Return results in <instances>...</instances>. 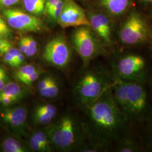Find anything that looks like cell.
I'll use <instances>...</instances> for the list:
<instances>
[{
    "mask_svg": "<svg viewBox=\"0 0 152 152\" xmlns=\"http://www.w3.org/2000/svg\"><path fill=\"white\" fill-rule=\"evenodd\" d=\"M111 87L96 102L86 107L91 134L102 144L120 139L127 121L114 101Z\"/></svg>",
    "mask_w": 152,
    "mask_h": 152,
    "instance_id": "cell-1",
    "label": "cell"
},
{
    "mask_svg": "<svg viewBox=\"0 0 152 152\" xmlns=\"http://www.w3.org/2000/svg\"><path fill=\"white\" fill-rule=\"evenodd\" d=\"M113 83L107 76L100 72L88 71L78 82L76 94L81 103L87 107L100 98Z\"/></svg>",
    "mask_w": 152,
    "mask_h": 152,
    "instance_id": "cell-2",
    "label": "cell"
},
{
    "mask_svg": "<svg viewBox=\"0 0 152 152\" xmlns=\"http://www.w3.org/2000/svg\"><path fill=\"white\" fill-rule=\"evenodd\" d=\"M76 122L70 115H65L49 126L46 131L53 145L61 151L70 150L78 139Z\"/></svg>",
    "mask_w": 152,
    "mask_h": 152,
    "instance_id": "cell-3",
    "label": "cell"
},
{
    "mask_svg": "<svg viewBox=\"0 0 152 152\" xmlns=\"http://www.w3.org/2000/svg\"><path fill=\"white\" fill-rule=\"evenodd\" d=\"M149 35L147 23L140 14L132 11L122 24L119 31V37L122 43L128 45L142 44Z\"/></svg>",
    "mask_w": 152,
    "mask_h": 152,
    "instance_id": "cell-4",
    "label": "cell"
},
{
    "mask_svg": "<svg viewBox=\"0 0 152 152\" xmlns=\"http://www.w3.org/2000/svg\"><path fill=\"white\" fill-rule=\"evenodd\" d=\"M72 39L84 65H87L101 52L98 39L89 26H81L77 28L73 33Z\"/></svg>",
    "mask_w": 152,
    "mask_h": 152,
    "instance_id": "cell-5",
    "label": "cell"
},
{
    "mask_svg": "<svg viewBox=\"0 0 152 152\" xmlns=\"http://www.w3.org/2000/svg\"><path fill=\"white\" fill-rule=\"evenodd\" d=\"M114 69L117 78L126 81L141 83L145 78L146 63L139 55H127L118 59Z\"/></svg>",
    "mask_w": 152,
    "mask_h": 152,
    "instance_id": "cell-6",
    "label": "cell"
},
{
    "mask_svg": "<svg viewBox=\"0 0 152 152\" xmlns=\"http://www.w3.org/2000/svg\"><path fill=\"white\" fill-rule=\"evenodd\" d=\"M127 108L126 120L139 118L144 113L147 107V94L141 83L126 81Z\"/></svg>",
    "mask_w": 152,
    "mask_h": 152,
    "instance_id": "cell-7",
    "label": "cell"
},
{
    "mask_svg": "<svg viewBox=\"0 0 152 152\" xmlns=\"http://www.w3.org/2000/svg\"><path fill=\"white\" fill-rule=\"evenodd\" d=\"M27 110L22 106H5L0 108V121L16 136L26 133Z\"/></svg>",
    "mask_w": 152,
    "mask_h": 152,
    "instance_id": "cell-8",
    "label": "cell"
},
{
    "mask_svg": "<svg viewBox=\"0 0 152 152\" xmlns=\"http://www.w3.org/2000/svg\"><path fill=\"white\" fill-rule=\"evenodd\" d=\"M43 56L51 64L64 68L71 60V50L65 39L59 36L53 38L46 45Z\"/></svg>",
    "mask_w": 152,
    "mask_h": 152,
    "instance_id": "cell-9",
    "label": "cell"
},
{
    "mask_svg": "<svg viewBox=\"0 0 152 152\" xmlns=\"http://www.w3.org/2000/svg\"><path fill=\"white\" fill-rule=\"evenodd\" d=\"M3 14L9 26L22 31L38 32L44 27L42 21L36 18L17 9H6Z\"/></svg>",
    "mask_w": 152,
    "mask_h": 152,
    "instance_id": "cell-10",
    "label": "cell"
},
{
    "mask_svg": "<svg viewBox=\"0 0 152 152\" xmlns=\"http://www.w3.org/2000/svg\"><path fill=\"white\" fill-rule=\"evenodd\" d=\"M57 22L63 28L90 26L88 18L83 9L73 0H64L63 10Z\"/></svg>",
    "mask_w": 152,
    "mask_h": 152,
    "instance_id": "cell-11",
    "label": "cell"
},
{
    "mask_svg": "<svg viewBox=\"0 0 152 152\" xmlns=\"http://www.w3.org/2000/svg\"><path fill=\"white\" fill-rule=\"evenodd\" d=\"M90 26L94 32L106 44H110L112 40V28L108 18L101 13H91L88 17Z\"/></svg>",
    "mask_w": 152,
    "mask_h": 152,
    "instance_id": "cell-12",
    "label": "cell"
},
{
    "mask_svg": "<svg viewBox=\"0 0 152 152\" xmlns=\"http://www.w3.org/2000/svg\"><path fill=\"white\" fill-rule=\"evenodd\" d=\"M56 114L57 109L53 104L47 103L38 105L33 113V122L36 125H48L54 120Z\"/></svg>",
    "mask_w": 152,
    "mask_h": 152,
    "instance_id": "cell-13",
    "label": "cell"
},
{
    "mask_svg": "<svg viewBox=\"0 0 152 152\" xmlns=\"http://www.w3.org/2000/svg\"><path fill=\"white\" fill-rule=\"evenodd\" d=\"M100 4L113 16H121L130 7L131 0H100Z\"/></svg>",
    "mask_w": 152,
    "mask_h": 152,
    "instance_id": "cell-14",
    "label": "cell"
},
{
    "mask_svg": "<svg viewBox=\"0 0 152 152\" xmlns=\"http://www.w3.org/2000/svg\"><path fill=\"white\" fill-rule=\"evenodd\" d=\"M24 96V90L18 83L14 82H9L6 84L3 90L0 91L1 98H9L18 102Z\"/></svg>",
    "mask_w": 152,
    "mask_h": 152,
    "instance_id": "cell-15",
    "label": "cell"
},
{
    "mask_svg": "<svg viewBox=\"0 0 152 152\" xmlns=\"http://www.w3.org/2000/svg\"><path fill=\"white\" fill-rule=\"evenodd\" d=\"M2 149L5 152H27L29 151L27 147L20 141L13 137H6L2 141Z\"/></svg>",
    "mask_w": 152,
    "mask_h": 152,
    "instance_id": "cell-16",
    "label": "cell"
},
{
    "mask_svg": "<svg viewBox=\"0 0 152 152\" xmlns=\"http://www.w3.org/2000/svg\"><path fill=\"white\" fill-rule=\"evenodd\" d=\"M46 0H23L24 8L29 12L38 15L45 10Z\"/></svg>",
    "mask_w": 152,
    "mask_h": 152,
    "instance_id": "cell-17",
    "label": "cell"
},
{
    "mask_svg": "<svg viewBox=\"0 0 152 152\" xmlns=\"http://www.w3.org/2000/svg\"><path fill=\"white\" fill-rule=\"evenodd\" d=\"M30 139L40 143L44 148L45 152L52 151L53 145L46 132L41 130L37 131L33 134Z\"/></svg>",
    "mask_w": 152,
    "mask_h": 152,
    "instance_id": "cell-18",
    "label": "cell"
},
{
    "mask_svg": "<svg viewBox=\"0 0 152 152\" xmlns=\"http://www.w3.org/2000/svg\"><path fill=\"white\" fill-rule=\"evenodd\" d=\"M117 150L120 152H136L139 151L140 148L135 141L130 139H124L120 141Z\"/></svg>",
    "mask_w": 152,
    "mask_h": 152,
    "instance_id": "cell-19",
    "label": "cell"
},
{
    "mask_svg": "<svg viewBox=\"0 0 152 152\" xmlns=\"http://www.w3.org/2000/svg\"><path fill=\"white\" fill-rule=\"evenodd\" d=\"M39 92L41 96L44 98H55L59 92V88L57 82L54 80L48 87L39 90Z\"/></svg>",
    "mask_w": 152,
    "mask_h": 152,
    "instance_id": "cell-20",
    "label": "cell"
},
{
    "mask_svg": "<svg viewBox=\"0 0 152 152\" xmlns=\"http://www.w3.org/2000/svg\"><path fill=\"white\" fill-rule=\"evenodd\" d=\"M38 68L34 65L32 64H27L22 66L20 68H19L16 71L15 75L16 79L19 80L23 77L28 76L31 73L34 72V71H37Z\"/></svg>",
    "mask_w": 152,
    "mask_h": 152,
    "instance_id": "cell-21",
    "label": "cell"
},
{
    "mask_svg": "<svg viewBox=\"0 0 152 152\" xmlns=\"http://www.w3.org/2000/svg\"><path fill=\"white\" fill-rule=\"evenodd\" d=\"M26 39L27 42L28 48L24 54L28 57H31L36 54L37 51V44L32 37L26 36Z\"/></svg>",
    "mask_w": 152,
    "mask_h": 152,
    "instance_id": "cell-22",
    "label": "cell"
},
{
    "mask_svg": "<svg viewBox=\"0 0 152 152\" xmlns=\"http://www.w3.org/2000/svg\"><path fill=\"white\" fill-rule=\"evenodd\" d=\"M64 1L63 0H59L58 4L55 5L54 7L48 12V15L51 17L52 20H57L59 17L60 16V14L62 12L63 6H64Z\"/></svg>",
    "mask_w": 152,
    "mask_h": 152,
    "instance_id": "cell-23",
    "label": "cell"
},
{
    "mask_svg": "<svg viewBox=\"0 0 152 152\" xmlns=\"http://www.w3.org/2000/svg\"><path fill=\"white\" fill-rule=\"evenodd\" d=\"M41 73V72L38 69L37 71H34V72L29 75L28 76L20 79L19 81L21 82L24 85H30L33 82L36 81L38 79Z\"/></svg>",
    "mask_w": 152,
    "mask_h": 152,
    "instance_id": "cell-24",
    "label": "cell"
},
{
    "mask_svg": "<svg viewBox=\"0 0 152 152\" xmlns=\"http://www.w3.org/2000/svg\"><path fill=\"white\" fill-rule=\"evenodd\" d=\"M11 33L10 29L0 16V36L1 37H8L11 35Z\"/></svg>",
    "mask_w": 152,
    "mask_h": 152,
    "instance_id": "cell-25",
    "label": "cell"
},
{
    "mask_svg": "<svg viewBox=\"0 0 152 152\" xmlns=\"http://www.w3.org/2000/svg\"><path fill=\"white\" fill-rule=\"evenodd\" d=\"M8 80L7 72L5 68L0 65V91L5 87Z\"/></svg>",
    "mask_w": 152,
    "mask_h": 152,
    "instance_id": "cell-26",
    "label": "cell"
},
{
    "mask_svg": "<svg viewBox=\"0 0 152 152\" xmlns=\"http://www.w3.org/2000/svg\"><path fill=\"white\" fill-rule=\"evenodd\" d=\"M54 80V79L53 78H52L51 77L48 76L46 77H45L44 78L42 79L38 82V85H37L38 90L39 91L41 90L42 89H44L45 88L48 87Z\"/></svg>",
    "mask_w": 152,
    "mask_h": 152,
    "instance_id": "cell-27",
    "label": "cell"
},
{
    "mask_svg": "<svg viewBox=\"0 0 152 152\" xmlns=\"http://www.w3.org/2000/svg\"><path fill=\"white\" fill-rule=\"evenodd\" d=\"M4 59L7 64L13 67H17L15 59L7 51L4 55Z\"/></svg>",
    "mask_w": 152,
    "mask_h": 152,
    "instance_id": "cell-28",
    "label": "cell"
},
{
    "mask_svg": "<svg viewBox=\"0 0 152 152\" xmlns=\"http://www.w3.org/2000/svg\"><path fill=\"white\" fill-rule=\"evenodd\" d=\"M59 0H48L45 4V11L46 13H48L51 11L55 5L58 4Z\"/></svg>",
    "mask_w": 152,
    "mask_h": 152,
    "instance_id": "cell-29",
    "label": "cell"
},
{
    "mask_svg": "<svg viewBox=\"0 0 152 152\" xmlns=\"http://www.w3.org/2000/svg\"><path fill=\"white\" fill-rule=\"evenodd\" d=\"M27 42L26 39V37H24L20 39L19 42V50L23 54H25L27 50Z\"/></svg>",
    "mask_w": 152,
    "mask_h": 152,
    "instance_id": "cell-30",
    "label": "cell"
},
{
    "mask_svg": "<svg viewBox=\"0 0 152 152\" xmlns=\"http://www.w3.org/2000/svg\"><path fill=\"white\" fill-rule=\"evenodd\" d=\"M19 0H0V4L6 7L10 6L15 4Z\"/></svg>",
    "mask_w": 152,
    "mask_h": 152,
    "instance_id": "cell-31",
    "label": "cell"
},
{
    "mask_svg": "<svg viewBox=\"0 0 152 152\" xmlns=\"http://www.w3.org/2000/svg\"><path fill=\"white\" fill-rule=\"evenodd\" d=\"M11 48V45L9 41L5 39H0V48Z\"/></svg>",
    "mask_w": 152,
    "mask_h": 152,
    "instance_id": "cell-32",
    "label": "cell"
},
{
    "mask_svg": "<svg viewBox=\"0 0 152 152\" xmlns=\"http://www.w3.org/2000/svg\"><path fill=\"white\" fill-rule=\"evenodd\" d=\"M25 61V56L22 53L16 59V64H17V67L19 66L20 65L23 64Z\"/></svg>",
    "mask_w": 152,
    "mask_h": 152,
    "instance_id": "cell-33",
    "label": "cell"
},
{
    "mask_svg": "<svg viewBox=\"0 0 152 152\" xmlns=\"http://www.w3.org/2000/svg\"><path fill=\"white\" fill-rule=\"evenodd\" d=\"M11 48H0V56H2L5 54L9 50V49Z\"/></svg>",
    "mask_w": 152,
    "mask_h": 152,
    "instance_id": "cell-34",
    "label": "cell"
},
{
    "mask_svg": "<svg viewBox=\"0 0 152 152\" xmlns=\"http://www.w3.org/2000/svg\"><path fill=\"white\" fill-rule=\"evenodd\" d=\"M142 2H145V3H149V2H152V0H140Z\"/></svg>",
    "mask_w": 152,
    "mask_h": 152,
    "instance_id": "cell-35",
    "label": "cell"
},
{
    "mask_svg": "<svg viewBox=\"0 0 152 152\" xmlns=\"http://www.w3.org/2000/svg\"></svg>",
    "mask_w": 152,
    "mask_h": 152,
    "instance_id": "cell-36",
    "label": "cell"
},
{
    "mask_svg": "<svg viewBox=\"0 0 152 152\" xmlns=\"http://www.w3.org/2000/svg\"><path fill=\"white\" fill-rule=\"evenodd\" d=\"M1 37V36H0V37Z\"/></svg>",
    "mask_w": 152,
    "mask_h": 152,
    "instance_id": "cell-37",
    "label": "cell"
}]
</instances>
